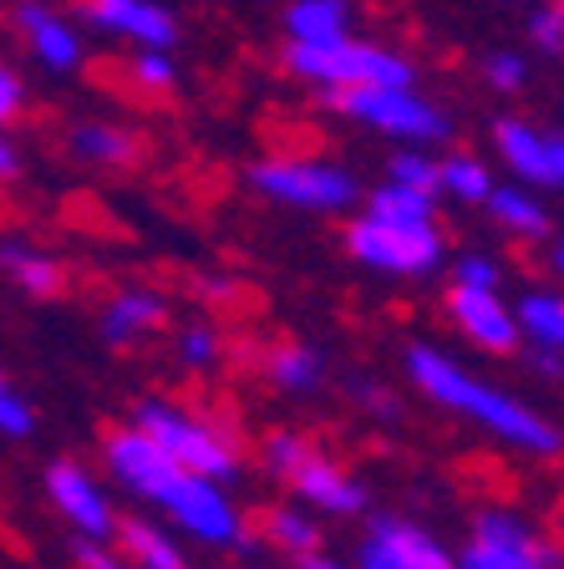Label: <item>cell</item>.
<instances>
[{"label": "cell", "mask_w": 564, "mask_h": 569, "mask_svg": "<svg viewBox=\"0 0 564 569\" xmlns=\"http://www.w3.org/2000/svg\"><path fill=\"white\" fill-rule=\"evenodd\" d=\"M402 367H407L412 387L423 391L433 407H443L447 417L473 422L478 432L504 442V448L530 452V458H560L564 452V432L540 412V407L514 397V391H504V387H494V381L473 377L463 361H453V356L437 351V346H427V341L407 346Z\"/></svg>", "instance_id": "1"}, {"label": "cell", "mask_w": 564, "mask_h": 569, "mask_svg": "<svg viewBox=\"0 0 564 569\" xmlns=\"http://www.w3.org/2000/svg\"><path fill=\"white\" fill-rule=\"evenodd\" d=\"M132 422H138L184 473L214 478V483H235V478L245 473V458H239L235 438H229L214 417L188 412L174 397H142V402L132 407Z\"/></svg>", "instance_id": "2"}, {"label": "cell", "mask_w": 564, "mask_h": 569, "mask_svg": "<svg viewBox=\"0 0 564 569\" xmlns=\"http://www.w3.org/2000/svg\"><path fill=\"white\" fill-rule=\"evenodd\" d=\"M453 559H458V569H564L560 545L514 509L473 513L468 539Z\"/></svg>", "instance_id": "3"}, {"label": "cell", "mask_w": 564, "mask_h": 569, "mask_svg": "<svg viewBox=\"0 0 564 569\" xmlns=\"http://www.w3.org/2000/svg\"><path fill=\"white\" fill-rule=\"evenodd\" d=\"M249 183H255L265 199L285 203V209H306V213H342L356 203V178L342 163H326V158H306V153H275L265 163L249 168Z\"/></svg>", "instance_id": "4"}, {"label": "cell", "mask_w": 564, "mask_h": 569, "mask_svg": "<svg viewBox=\"0 0 564 569\" xmlns=\"http://www.w3.org/2000/svg\"><path fill=\"white\" fill-rule=\"evenodd\" d=\"M285 67L295 77H310L320 87H412V61L392 57L366 41H295L285 51Z\"/></svg>", "instance_id": "5"}, {"label": "cell", "mask_w": 564, "mask_h": 569, "mask_svg": "<svg viewBox=\"0 0 564 569\" xmlns=\"http://www.w3.org/2000/svg\"><path fill=\"white\" fill-rule=\"evenodd\" d=\"M346 249L352 260L366 264V270H382V274H433L443 264V234H437V219L433 224H397V219H376V213H362L346 224Z\"/></svg>", "instance_id": "6"}, {"label": "cell", "mask_w": 564, "mask_h": 569, "mask_svg": "<svg viewBox=\"0 0 564 569\" xmlns=\"http://www.w3.org/2000/svg\"><path fill=\"white\" fill-rule=\"evenodd\" d=\"M158 509H164L168 519H174V529L188 533L194 545H209V549H239L245 545V513H239L229 483L184 473Z\"/></svg>", "instance_id": "7"}, {"label": "cell", "mask_w": 564, "mask_h": 569, "mask_svg": "<svg viewBox=\"0 0 564 569\" xmlns=\"http://www.w3.org/2000/svg\"><path fill=\"white\" fill-rule=\"evenodd\" d=\"M330 102L342 107L346 118L366 122L376 132H392V138H412V142H433L447 132L443 112L433 102H423L407 87H336Z\"/></svg>", "instance_id": "8"}, {"label": "cell", "mask_w": 564, "mask_h": 569, "mask_svg": "<svg viewBox=\"0 0 564 569\" xmlns=\"http://www.w3.org/2000/svg\"><path fill=\"white\" fill-rule=\"evenodd\" d=\"M102 462H107V478H112L128 498H142V503H164V498L174 493V483L184 478V468H178L138 422H122L107 432Z\"/></svg>", "instance_id": "9"}, {"label": "cell", "mask_w": 564, "mask_h": 569, "mask_svg": "<svg viewBox=\"0 0 564 569\" xmlns=\"http://www.w3.org/2000/svg\"><path fill=\"white\" fill-rule=\"evenodd\" d=\"M352 569H458V559L427 523L402 519V513H376L366 539L356 545Z\"/></svg>", "instance_id": "10"}, {"label": "cell", "mask_w": 564, "mask_h": 569, "mask_svg": "<svg viewBox=\"0 0 564 569\" xmlns=\"http://www.w3.org/2000/svg\"><path fill=\"white\" fill-rule=\"evenodd\" d=\"M280 483L290 488V498L300 509L326 513V519H356V513H366V503H372L362 478H356L352 468H342L330 452H320L316 442L295 458V468L280 478Z\"/></svg>", "instance_id": "11"}, {"label": "cell", "mask_w": 564, "mask_h": 569, "mask_svg": "<svg viewBox=\"0 0 564 569\" xmlns=\"http://www.w3.org/2000/svg\"><path fill=\"white\" fill-rule=\"evenodd\" d=\"M41 488H47L51 509L77 529V539H112V533H118V509H112L107 488L87 473L82 462H71V458L47 462Z\"/></svg>", "instance_id": "12"}, {"label": "cell", "mask_w": 564, "mask_h": 569, "mask_svg": "<svg viewBox=\"0 0 564 569\" xmlns=\"http://www.w3.org/2000/svg\"><path fill=\"white\" fill-rule=\"evenodd\" d=\"M443 310H447V320L488 356H508L524 341V336H518V320H514V306H508L498 290H463V284H453Z\"/></svg>", "instance_id": "13"}, {"label": "cell", "mask_w": 564, "mask_h": 569, "mask_svg": "<svg viewBox=\"0 0 564 569\" xmlns=\"http://www.w3.org/2000/svg\"><path fill=\"white\" fill-rule=\"evenodd\" d=\"M164 326H168V300L158 296V290H148V284H122V290H112V296L102 300V310H97V336H102L107 346H118V351L158 336Z\"/></svg>", "instance_id": "14"}, {"label": "cell", "mask_w": 564, "mask_h": 569, "mask_svg": "<svg viewBox=\"0 0 564 569\" xmlns=\"http://www.w3.org/2000/svg\"><path fill=\"white\" fill-rule=\"evenodd\" d=\"M0 274L31 300H57L67 296V264L47 249L26 244V239H0Z\"/></svg>", "instance_id": "15"}, {"label": "cell", "mask_w": 564, "mask_h": 569, "mask_svg": "<svg viewBox=\"0 0 564 569\" xmlns=\"http://www.w3.org/2000/svg\"><path fill=\"white\" fill-rule=\"evenodd\" d=\"M259 371H265V381H270L280 397H316L320 387H326V356L316 351L310 341H280L265 351V361H259Z\"/></svg>", "instance_id": "16"}, {"label": "cell", "mask_w": 564, "mask_h": 569, "mask_svg": "<svg viewBox=\"0 0 564 569\" xmlns=\"http://www.w3.org/2000/svg\"><path fill=\"white\" fill-rule=\"evenodd\" d=\"M67 153L92 168H132L142 158V138L122 122H77L67 132Z\"/></svg>", "instance_id": "17"}, {"label": "cell", "mask_w": 564, "mask_h": 569, "mask_svg": "<svg viewBox=\"0 0 564 569\" xmlns=\"http://www.w3.org/2000/svg\"><path fill=\"white\" fill-rule=\"evenodd\" d=\"M82 11L107 31L138 36L148 47H174V21H168L164 6H148V0H82Z\"/></svg>", "instance_id": "18"}, {"label": "cell", "mask_w": 564, "mask_h": 569, "mask_svg": "<svg viewBox=\"0 0 564 569\" xmlns=\"http://www.w3.org/2000/svg\"><path fill=\"white\" fill-rule=\"evenodd\" d=\"M494 138H498V153H504V163L514 168L518 178H530V183H560V173H554V138H540V132L530 128V122L518 118H504L494 122Z\"/></svg>", "instance_id": "19"}, {"label": "cell", "mask_w": 564, "mask_h": 569, "mask_svg": "<svg viewBox=\"0 0 564 569\" xmlns=\"http://www.w3.org/2000/svg\"><path fill=\"white\" fill-rule=\"evenodd\" d=\"M112 539L122 545V559H128L132 569H188L184 545L154 519H118Z\"/></svg>", "instance_id": "20"}, {"label": "cell", "mask_w": 564, "mask_h": 569, "mask_svg": "<svg viewBox=\"0 0 564 569\" xmlns=\"http://www.w3.org/2000/svg\"><path fill=\"white\" fill-rule=\"evenodd\" d=\"M259 533H265V545L290 559L320 555V523H316V513L300 509V503H275V509H265Z\"/></svg>", "instance_id": "21"}, {"label": "cell", "mask_w": 564, "mask_h": 569, "mask_svg": "<svg viewBox=\"0 0 564 569\" xmlns=\"http://www.w3.org/2000/svg\"><path fill=\"white\" fill-rule=\"evenodd\" d=\"M518 336L530 341V351H560L564 356V296L560 290H530L514 306Z\"/></svg>", "instance_id": "22"}, {"label": "cell", "mask_w": 564, "mask_h": 569, "mask_svg": "<svg viewBox=\"0 0 564 569\" xmlns=\"http://www.w3.org/2000/svg\"><path fill=\"white\" fill-rule=\"evenodd\" d=\"M488 209H494V219L508 229L514 239H544L550 234V213L540 209V199L524 189H488Z\"/></svg>", "instance_id": "23"}, {"label": "cell", "mask_w": 564, "mask_h": 569, "mask_svg": "<svg viewBox=\"0 0 564 569\" xmlns=\"http://www.w3.org/2000/svg\"><path fill=\"white\" fill-rule=\"evenodd\" d=\"M366 213H376V219H397V224H433L437 219V203L427 189H412V183H382V189L372 193V203H366Z\"/></svg>", "instance_id": "24"}, {"label": "cell", "mask_w": 564, "mask_h": 569, "mask_svg": "<svg viewBox=\"0 0 564 569\" xmlns=\"http://www.w3.org/2000/svg\"><path fill=\"white\" fill-rule=\"evenodd\" d=\"M21 26H26V36H31V47L41 51L51 67H77V36H71L57 16H47L41 6H21Z\"/></svg>", "instance_id": "25"}, {"label": "cell", "mask_w": 564, "mask_h": 569, "mask_svg": "<svg viewBox=\"0 0 564 569\" xmlns=\"http://www.w3.org/2000/svg\"><path fill=\"white\" fill-rule=\"evenodd\" d=\"M346 26V0H295L290 36L295 41H336Z\"/></svg>", "instance_id": "26"}, {"label": "cell", "mask_w": 564, "mask_h": 569, "mask_svg": "<svg viewBox=\"0 0 564 569\" xmlns=\"http://www.w3.org/2000/svg\"><path fill=\"white\" fill-rule=\"evenodd\" d=\"M174 356H178V367L199 377V371H214L224 361V341L209 320H188L184 331L174 336Z\"/></svg>", "instance_id": "27"}, {"label": "cell", "mask_w": 564, "mask_h": 569, "mask_svg": "<svg viewBox=\"0 0 564 569\" xmlns=\"http://www.w3.org/2000/svg\"><path fill=\"white\" fill-rule=\"evenodd\" d=\"M437 189H447L463 203H483L494 183H488V168H483L478 158H443V163H437Z\"/></svg>", "instance_id": "28"}, {"label": "cell", "mask_w": 564, "mask_h": 569, "mask_svg": "<svg viewBox=\"0 0 564 569\" xmlns=\"http://www.w3.org/2000/svg\"><path fill=\"white\" fill-rule=\"evenodd\" d=\"M36 432V407L26 402V391L0 371V438L6 442H26Z\"/></svg>", "instance_id": "29"}, {"label": "cell", "mask_w": 564, "mask_h": 569, "mask_svg": "<svg viewBox=\"0 0 564 569\" xmlns=\"http://www.w3.org/2000/svg\"><path fill=\"white\" fill-rule=\"evenodd\" d=\"M21 102H26V92H21V82H16V71L0 67V128L21 118ZM16 168H21V158H16L11 142L0 138V178H16Z\"/></svg>", "instance_id": "30"}, {"label": "cell", "mask_w": 564, "mask_h": 569, "mask_svg": "<svg viewBox=\"0 0 564 569\" xmlns=\"http://www.w3.org/2000/svg\"><path fill=\"white\" fill-rule=\"evenodd\" d=\"M122 77H128L132 92H142V97H168L174 92V67H168L164 57H138Z\"/></svg>", "instance_id": "31"}, {"label": "cell", "mask_w": 564, "mask_h": 569, "mask_svg": "<svg viewBox=\"0 0 564 569\" xmlns=\"http://www.w3.org/2000/svg\"><path fill=\"white\" fill-rule=\"evenodd\" d=\"M498 280H504V270L488 254H463L453 264V284H463V290H498Z\"/></svg>", "instance_id": "32"}, {"label": "cell", "mask_w": 564, "mask_h": 569, "mask_svg": "<svg viewBox=\"0 0 564 569\" xmlns=\"http://www.w3.org/2000/svg\"><path fill=\"white\" fill-rule=\"evenodd\" d=\"M392 178L397 183H412V189H437V163H427L423 153H397L392 158Z\"/></svg>", "instance_id": "33"}, {"label": "cell", "mask_w": 564, "mask_h": 569, "mask_svg": "<svg viewBox=\"0 0 564 569\" xmlns=\"http://www.w3.org/2000/svg\"><path fill=\"white\" fill-rule=\"evenodd\" d=\"M352 391H356V402H362L372 417H382V422H397V417H402L397 391H387L382 381H356Z\"/></svg>", "instance_id": "34"}, {"label": "cell", "mask_w": 564, "mask_h": 569, "mask_svg": "<svg viewBox=\"0 0 564 569\" xmlns=\"http://www.w3.org/2000/svg\"><path fill=\"white\" fill-rule=\"evenodd\" d=\"M77 569H132L122 549H107V539H77Z\"/></svg>", "instance_id": "35"}, {"label": "cell", "mask_w": 564, "mask_h": 569, "mask_svg": "<svg viewBox=\"0 0 564 569\" xmlns=\"http://www.w3.org/2000/svg\"><path fill=\"white\" fill-rule=\"evenodd\" d=\"M488 82H494L498 92H518V82H524V61L518 57H494L488 61Z\"/></svg>", "instance_id": "36"}, {"label": "cell", "mask_w": 564, "mask_h": 569, "mask_svg": "<svg viewBox=\"0 0 564 569\" xmlns=\"http://www.w3.org/2000/svg\"><path fill=\"white\" fill-rule=\"evenodd\" d=\"M534 36H540V47H544V51H560V47H564V21H560L554 11L534 16Z\"/></svg>", "instance_id": "37"}, {"label": "cell", "mask_w": 564, "mask_h": 569, "mask_svg": "<svg viewBox=\"0 0 564 569\" xmlns=\"http://www.w3.org/2000/svg\"><path fill=\"white\" fill-rule=\"evenodd\" d=\"M530 367L540 371V377L560 381V377H564V356H560V351H530Z\"/></svg>", "instance_id": "38"}, {"label": "cell", "mask_w": 564, "mask_h": 569, "mask_svg": "<svg viewBox=\"0 0 564 569\" xmlns=\"http://www.w3.org/2000/svg\"><path fill=\"white\" fill-rule=\"evenodd\" d=\"M300 569H352V565H342V559H330V555H310V559H300Z\"/></svg>", "instance_id": "39"}, {"label": "cell", "mask_w": 564, "mask_h": 569, "mask_svg": "<svg viewBox=\"0 0 564 569\" xmlns=\"http://www.w3.org/2000/svg\"><path fill=\"white\" fill-rule=\"evenodd\" d=\"M550 270H554V274H560V280H564V234L554 239V249H550Z\"/></svg>", "instance_id": "40"}, {"label": "cell", "mask_w": 564, "mask_h": 569, "mask_svg": "<svg viewBox=\"0 0 564 569\" xmlns=\"http://www.w3.org/2000/svg\"><path fill=\"white\" fill-rule=\"evenodd\" d=\"M554 173H560V183H564V138H554Z\"/></svg>", "instance_id": "41"}, {"label": "cell", "mask_w": 564, "mask_h": 569, "mask_svg": "<svg viewBox=\"0 0 564 569\" xmlns=\"http://www.w3.org/2000/svg\"><path fill=\"white\" fill-rule=\"evenodd\" d=\"M554 16H560V21H564V0H554Z\"/></svg>", "instance_id": "42"}]
</instances>
